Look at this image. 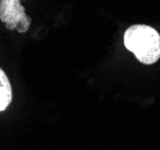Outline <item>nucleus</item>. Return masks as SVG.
Here are the masks:
<instances>
[{
	"instance_id": "nucleus-1",
	"label": "nucleus",
	"mask_w": 160,
	"mask_h": 150,
	"mask_svg": "<svg viewBox=\"0 0 160 150\" xmlns=\"http://www.w3.org/2000/svg\"><path fill=\"white\" fill-rule=\"evenodd\" d=\"M124 46L143 65H153L160 59V35L152 26L136 24L128 27Z\"/></svg>"
},
{
	"instance_id": "nucleus-2",
	"label": "nucleus",
	"mask_w": 160,
	"mask_h": 150,
	"mask_svg": "<svg viewBox=\"0 0 160 150\" xmlns=\"http://www.w3.org/2000/svg\"><path fill=\"white\" fill-rule=\"evenodd\" d=\"M22 0H0V19L10 30L27 32L31 19L25 13V8L20 4Z\"/></svg>"
},
{
	"instance_id": "nucleus-3",
	"label": "nucleus",
	"mask_w": 160,
	"mask_h": 150,
	"mask_svg": "<svg viewBox=\"0 0 160 150\" xmlns=\"http://www.w3.org/2000/svg\"><path fill=\"white\" fill-rule=\"evenodd\" d=\"M12 100V90L5 72L0 68V111L6 110Z\"/></svg>"
}]
</instances>
